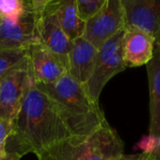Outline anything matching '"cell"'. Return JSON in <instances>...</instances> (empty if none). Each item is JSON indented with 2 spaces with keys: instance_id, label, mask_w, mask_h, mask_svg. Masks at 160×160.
<instances>
[{
  "instance_id": "6da1fadb",
  "label": "cell",
  "mask_w": 160,
  "mask_h": 160,
  "mask_svg": "<svg viewBox=\"0 0 160 160\" xmlns=\"http://www.w3.org/2000/svg\"><path fill=\"white\" fill-rule=\"evenodd\" d=\"M73 138L54 100L35 84L28 87L20 109L12 121V133L8 139V152L22 156L37 154L44 149Z\"/></svg>"
},
{
  "instance_id": "7c38bea8",
  "label": "cell",
  "mask_w": 160,
  "mask_h": 160,
  "mask_svg": "<svg viewBox=\"0 0 160 160\" xmlns=\"http://www.w3.org/2000/svg\"><path fill=\"white\" fill-rule=\"evenodd\" d=\"M97 54V48L84 37L72 41L68 55V73L78 83L85 85L90 79Z\"/></svg>"
},
{
  "instance_id": "277c9868",
  "label": "cell",
  "mask_w": 160,
  "mask_h": 160,
  "mask_svg": "<svg viewBox=\"0 0 160 160\" xmlns=\"http://www.w3.org/2000/svg\"><path fill=\"white\" fill-rule=\"evenodd\" d=\"M32 79L28 56L0 78V118L14 120Z\"/></svg>"
},
{
  "instance_id": "d6986e66",
  "label": "cell",
  "mask_w": 160,
  "mask_h": 160,
  "mask_svg": "<svg viewBox=\"0 0 160 160\" xmlns=\"http://www.w3.org/2000/svg\"><path fill=\"white\" fill-rule=\"evenodd\" d=\"M12 133V121L0 118V156L7 152V143Z\"/></svg>"
},
{
  "instance_id": "7a4b0ae2",
  "label": "cell",
  "mask_w": 160,
  "mask_h": 160,
  "mask_svg": "<svg viewBox=\"0 0 160 160\" xmlns=\"http://www.w3.org/2000/svg\"><path fill=\"white\" fill-rule=\"evenodd\" d=\"M36 85L57 104L73 138L84 141L107 122L99 103L68 72L55 83Z\"/></svg>"
},
{
  "instance_id": "9a60e30c",
  "label": "cell",
  "mask_w": 160,
  "mask_h": 160,
  "mask_svg": "<svg viewBox=\"0 0 160 160\" xmlns=\"http://www.w3.org/2000/svg\"><path fill=\"white\" fill-rule=\"evenodd\" d=\"M84 141L71 138L42 150L36 156L38 160H80Z\"/></svg>"
},
{
  "instance_id": "ba28073f",
  "label": "cell",
  "mask_w": 160,
  "mask_h": 160,
  "mask_svg": "<svg viewBox=\"0 0 160 160\" xmlns=\"http://www.w3.org/2000/svg\"><path fill=\"white\" fill-rule=\"evenodd\" d=\"M122 153L123 142L107 121L85 139L80 160H114Z\"/></svg>"
},
{
  "instance_id": "44dd1931",
  "label": "cell",
  "mask_w": 160,
  "mask_h": 160,
  "mask_svg": "<svg viewBox=\"0 0 160 160\" xmlns=\"http://www.w3.org/2000/svg\"><path fill=\"white\" fill-rule=\"evenodd\" d=\"M114 160H157V159L153 153L139 152V153H133V154H125L123 152Z\"/></svg>"
},
{
  "instance_id": "7402d4cb",
  "label": "cell",
  "mask_w": 160,
  "mask_h": 160,
  "mask_svg": "<svg viewBox=\"0 0 160 160\" xmlns=\"http://www.w3.org/2000/svg\"><path fill=\"white\" fill-rule=\"evenodd\" d=\"M30 9L35 12L36 16L40 15L50 0H25Z\"/></svg>"
},
{
  "instance_id": "3957f363",
  "label": "cell",
  "mask_w": 160,
  "mask_h": 160,
  "mask_svg": "<svg viewBox=\"0 0 160 160\" xmlns=\"http://www.w3.org/2000/svg\"><path fill=\"white\" fill-rule=\"evenodd\" d=\"M124 28L108 40L97 49L92 73L84 85L89 95L99 103L103 89L116 74L127 69L122 56V37Z\"/></svg>"
},
{
  "instance_id": "2e32d148",
  "label": "cell",
  "mask_w": 160,
  "mask_h": 160,
  "mask_svg": "<svg viewBox=\"0 0 160 160\" xmlns=\"http://www.w3.org/2000/svg\"><path fill=\"white\" fill-rule=\"evenodd\" d=\"M28 57V50L0 49V78Z\"/></svg>"
},
{
  "instance_id": "603a6c76",
  "label": "cell",
  "mask_w": 160,
  "mask_h": 160,
  "mask_svg": "<svg viewBox=\"0 0 160 160\" xmlns=\"http://www.w3.org/2000/svg\"><path fill=\"white\" fill-rule=\"evenodd\" d=\"M22 155L19 154L18 152H8L0 156V160H21Z\"/></svg>"
},
{
  "instance_id": "8992f818",
  "label": "cell",
  "mask_w": 160,
  "mask_h": 160,
  "mask_svg": "<svg viewBox=\"0 0 160 160\" xmlns=\"http://www.w3.org/2000/svg\"><path fill=\"white\" fill-rule=\"evenodd\" d=\"M36 24L37 16L31 10L16 20L0 17V49L28 50L39 43Z\"/></svg>"
},
{
  "instance_id": "5b68a950",
  "label": "cell",
  "mask_w": 160,
  "mask_h": 160,
  "mask_svg": "<svg viewBox=\"0 0 160 160\" xmlns=\"http://www.w3.org/2000/svg\"><path fill=\"white\" fill-rule=\"evenodd\" d=\"M124 28L121 0H107L105 5L85 22L83 37L97 49Z\"/></svg>"
},
{
  "instance_id": "ac0fdd59",
  "label": "cell",
  "mask_w": 160,
  "mask_h": 160,
  "mask_svg": "<svg viewBox=\"0 0 160 160\" xmlns=\"http://www.w3.org/2000/svg\"><path fill=\"white\" fill-rule=\"evenodd\" d=\"M106 1L107 0H76L80 18L86 22L99 12Z\"/></svg>"
},
{
  "instance_id": "8fae6325",
  "label": "cell",
  "mask_w": 160,
  "mask_h": 160,
  "mask_svg": "<svg viewBox=\"0 0 160 160\" xmlns=\"http://www.w3.org/2000/svg\"><path fill=\"white\" fill-rule=\"evenodd\" d=\"M155 41L149 33L136 28H124L122 56L127 68L146 65L152 58Z\"/></svg>"
},
{
  "instance_id": "30bf717a",
  "label": "cell",
  "mask_w": 160,
  "mask_h": 160,
  "mask_svg": "<svg viewBox=\"0 0 160 160\" xmlns=\"http://www.w3.org/2000/svg\"><path fill=\"white\" fill-rule=\"evenodd\" d=\"M28 56L36 84L55 83L68 72L61 59L41 43L31 45L28 49Z\"/></svg>"
},
{
  "instance_id": "ffe728a7",
  "label": "cell",
  "mask_w": 160,
  "mask_h": 160,
  "mask_svg": "<svg viewBox=\"0 0 160 160\" xmlns=\"http://www.w3.org/2000/svg\"><path fill=\"white\" fill-rule=\"evenodd\" d=\"M157 145V138L152 135L143 136L139 141H138L134 147L135 150H140L144 153H153Z\"/></svg>"
},
{
  "instance_id": "e0dca14e",
  "label": "cell",
  "mask_w": 160,
  "mask_h": 160,
  "mask_svg": "<svg viewBox=\"0 0 160 160\" xmlns=\"http://www.w3.org/2000/svg\"><path fill=\"white\" fill-rule=\"evenodd\" d=\"M29 10L31 9L25 0H0V17L1 18L16 20Z\"/></svg>"
},
{
  "instance_id": "cb8c5ba5",
  "label": "cell",
  "mask_w": 160,
  "mask_h": 160,
  "mask_svg": "<svg viewBox=\"0 0 160 160\" xmlns=\"http://www.w3.org/2000/svg\"><path fill=\"white\" fill-rule=\"evenodd\" d=\"M155 44H157V45H159V46H160V35H159V37H158L157 41L155 42Z\"/></svg>"
},
{
  "instance_id": "9c48e42d",
  "label": "cell",
  "mask_w": 160,
  "mask_h": 160,
  "mask_svg": "<svg viewBox=\"0 0 160 160\" xmlns=\"http://www.w3.org/2000/svg\"><path fill=\"white\" fill-rule=\"evenodd\" d=\"M36 27L39 43L58 56L68 68V55L72 42L64 33L57 16L48 7L37 16Z\"/></svg>"
},
{
  "instance_id": "d4e9b609",
  "label": "cell",
  "mask_w": 160,
  "mask_h": 160,
  "mask_svg": "<svg viewBox=\"0 0 160 160\" xmlns=\"http://www.w3.org/2000/svg\"><path fill=\"white\" fill-rule=\"evenodd\" d=\"M156 159L157 160H160V156H156Z\"/></svg>"
},
{
  "instance_id": "5bb4252c",
  "label": "cell",
  "mask_w": 160,
  "mask_h": 160,
  "mask_svg": "<svg viewBox=\"0 0 160 160\" xmlns=\"http://www.w3.org/2000/svg\"><path fill=\"white\" fill-rule=\"evenodd\" d=\"M46 7L55 13L60 28L72 42L83 37L85 22L79 16L76 0H50Z\"/></svg>"
},
{
  "instance_id": "4fadbf2b",
  "label": "cell",
  "mask_w": 160,
  "mask_h": 160,
  "mask_svg": "<svg viewBox=\"0 0 160 160\" xmlns=\"http://www.w3.org/2000/svg\"><path fill=\"white\" fill-rule=\"evenodd\" d=\"M149 83V134L160 135V46L155 44L152 59L146 64Z\"/></svg>"
},
{
  "instance_id": "52a82bcc",
  "label": "cell",
  "mask_w": 160,
  "mask_h": 160,
  "mask_svg": "<svg viewBox=\"0 0 160 160\" xmlns=\"http://www.w3.org/2000/svg\"><path fill=\"white\" fill-rule=\"evenodd\" d=\"M124 28L149 33L156 42L160 35V0H121Z\"/></svg>"
}]
</instances>
